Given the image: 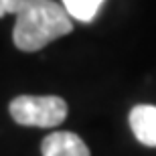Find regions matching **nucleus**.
Here are the masks:
<instances>
[{
    "label": "nucleus",
    "mask_w": 156,
    "mask_h": 156,
    "mask_svg": "<svg viewBox=\"0 0 156 156\" xmlns=\"http://www.w3.org/2000/svg\"><path fill=\"white\" fill-rule=\"evenodd\" d=\"M61 4L65 6L71 18H75L79 23H91L98 10L101 8L104 0H63Z\"/></svg>",
    "instance_id": "5"
},
{
    "label": "nucleus",
    "mask_w": 156,
    "mask_h": 156,
    "mask_svg": "<svg viewBox=\"0 0 156 156\" xmlns=\"http://www.w3.org/2000/svg\"><path fill=\"white\" fill-rule=\"evenodd\" d=\"M43 156H91L83 140L73 132H53L41 142Z\"/></svg>",
    "instance_id": "3"
},
{
    "label": "nucleus",
    "mask_w": 156,
    "mask_h": 156,
    "mask_svg": "<svg viewBox=\"0 0 156 156\" xmlns=\"http://www.w3.org/2000/svg\"><path fill=\"white\" fill-rule=\"evenodd\" d=\"M8 112L20 126L55 128L67 118V104L57 95H18L10 101Z\"/></svg>",
    "instance_id": "2"
},
{
    "label": "nucleus",
    "mask_w": 156,
    "mask_h": 156,
    "mask_svg": "<svg viewBox=\"0 0 156 156\" xmlns=\"http://www.w3.org/2000/svg\"><path fill=\"white\" fill-rule=\"evenodd\" d=\"M24 2L27 0H0V18L6 16V14H14L16 16Z\"/></svg>",
    "instance_id": "6"
},
{
    "label": "nucleus",
    "mask_w": 156,
    "mask_h": 156,
    "mask_svg": "<svg viewBox=\"0 0 156 156\" xmlns=\"http://www.w3.org/2000/svg\"><path fill=\"white\" fill-rule=\"evenodd\" d=\"M73 18L55 0H27L16 14L12 41L24 53L41 51L49 43L69 35Z\"/></svg>",
    "instance_id": "1"
},
{
    "label": "nucleus",
    "mask_w": 156,
    "mask_h": 156,
    "mask_svg": "<svg viewBox=\"0 0 156 156\" xmlns=\"http://www.w3.org/2000/svg\"><path fill=\"white\" fill-rule=\"evenodd\" d=\"M130 128L140 144L156 148V105L140 104L130 112Z\"/></svg>",
    "instance_id": "4"
}]
</instances>
